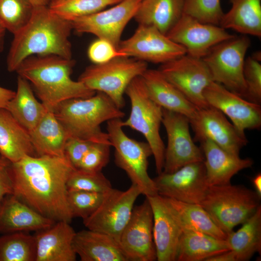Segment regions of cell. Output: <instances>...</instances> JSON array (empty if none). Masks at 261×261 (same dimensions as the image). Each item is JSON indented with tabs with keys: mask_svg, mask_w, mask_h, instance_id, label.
<instances>
[{
	"mask_svg": "<svg viewBox=\"0 0 261 261\" xmlns=\"http://www.w3.org/2000/svg\"><path fill=\"white\" fill-rule=\"evenodd\" d=\"M75 169L66 156H26L11 164L13 194L45 217L70 223L67 182Z\"/></svg>",
	"mask_w": 261,
	"mask_h": 261,
	"instance_id": "1",
	"label": "cell"
},
{
	"mask_svg": "<svg viewBox=\"0 0 261 261\" xmlns=\"http://www.w3.org/2000/svg\"><path fill=\"white\" fill-rule=\"evenodd\" d=\"M72 23L51 11L47 5L34 6L28 23L14 35L6 63L10 72L32 55H55L72 58L69 40Z\"/></svg>",
	"mask_w": 261,
	"mask_h": 261,
	"instance_id": "2",
	"label": "cell"
},
{
	"mask_svg": "<svg viewBox=\"0 0 261 261\" xmlns=\"http://www.w3.org/2000/svg\"><path fill=\"white\" fill-rule=\"evenodd\" d=\"M75 61L55 55H32L25 58L15 71L27 80L48 111L54 112L63 101L87 98L96 92L71 78Z\"/></svg>",
	"mask_w": 261,
	"mask_h": 261,
	"instance_id": "3",
	"label": "cell"
},
{
	"mask_svg": "<svg viewBox=\"0 0 261 261\" xmlns=\"http://www.w3.org/2000/svg\"><path fill=\"white\" fill-rule=\"evenodd\" d=\"M70 136L94 143L111 144L101 124L125 113L105 94L97 91L87 98H74L59 103L53 112Z\"/></svg>",
	"mask_w": 261,
	"mask_h": 261,
	"instance_id": "4",
	"label": "cell"
},
{
	"mask_svg": "<svg viewBox=\"0 0 261 261\" xmlns=\"http://www.w3.org/2000/svg\"><path fill=\"white\" fill-rule=\"evenodd\" d=\"M261 198L255 191L230 184L209 186L200 204L217 225L227 234L243 224L260 206Z\"/></svg>",
	"mask_w": 261,
	"mask_h": 261,
	"instance_id": "5",
	"label": "cell"
},
{
	"mask_svg": "<svg viewBox=\"0 0 261 261\" xmlns=\"http://www.w3.org/2000/svg\"><path fill=\"white\" fill-rule=\"evenodd\" d=\"M125 93L129 98L130 112L122 121L128 127L142 134L150 145L158 174L162 173L165 147L160 133L162 123V108L150 97L141 76L134 78L127 87Z\"/></svg>",
	"mask_w": 261,
	"mask_h": 261,
	"instance_id": "6",
	"label": "cell"
},
{
	"mask_svg": "<svg viewBox=\"0 0 261 261\" xmlns=\"http://www.w3.org/2000/svg\"><path fill=\"white\" fill-rule=\"evenodd\" d=\"M121 118L107 122V133L115 149V162L124 170L145 197L158 194L155 183L148 173L149 157L152 155L147 142L129 137L123 131Z\"/></svg>",
	"mask_w": 261,
	"mask_h": 261,
	"instance_id": "7",
	"label": "cell"
},
{
	"mask_svg": "<svg viewBox=\"0 0 261 261\" xmlns=\"http://www.w3.org/2000/svg\"><path fill=\"white\" fill-rule=\"evenodd\" d=\"M147 62L129 57H118L102 64L87 67L78 81L87 87L107 95L121 109L125 104L124 94L130 82L148 69Z\"/></svg>",
	"mask_w": 261,
	"mask_h": 261,
	"instance_id": "8",
	"label": "cell"
},
{
	"mask_svg": "<svg viewBox=\"0 0 261 261\" xmlns=\"http://www.w3.org/2000/svg\"><path fill=\"white\" fill-rule=\"evenodd\" d=\"M250 45L245 35L235 36L213 46L202 58L208 66L214 82L245 99L244 77L245 57Z\"/></svg>",
	"mask_w": 261,
	"mask_h": 261,
	"instance_id": "9",
	"label": "cell"
},
{
	"mask_svg": "<svg viewBox=\"0 0 261 261\" xmlns=\"http://www.w3.org/2000/svg\"><path fill=\"white\" fill-rule=\"evenodd\" d=\"M141 194L139 188L132 184L124 191L112 188L104 193L97 209L83 219L84 225L87 229L107 234L118 241Z\"/></svg>",
	"mask_w": 261,
	"mask_h": 261,
	"instance_id": "10",
	"label": "cell"
},
{
	"mask_svg": "<svg viewBox=\"0 0 261 261\" xmlns=\"http://www.w3.org/2000/svg\"><path fill=\"white\" fill-rule=\"evenodd\" d=\"M158 70L198 109L209 106L203 91L213 80L203 58L186 54L161 64Z\"/></svg>",
	"mask_w": 261,
	"mask_h": 261,
	"instance_id": "11",
	"label": "cell"
},
{
	"mask_svg": "<svg viewBox=\"0 0 261 261\" xmlns=\"http://www.w3.org/2000/svg\"><path fill=\"white\" fill-rule=\"evenodd\" d=\"M162 123L167 135L162 172L173 173L193 162L204 161L203 152L189 132V120L181 114L163 109Z\"/></svg>",
	"mask_w": 261,
	"mask_h": 261,
	"instance_id": "12",
	"label": "cell"
},
{
	"mask_svg": "<svg viewBox=\"0 0 261 261\" xmlns=\"http://www.w3.org/2000/svg\"><path fill=\"white\" fill-rule=\"evenodd\" d=\"M118 51L126 57L161 64L185 54V48L152 26L138 25L134 33L121 41Z\"/></svg>",
	"mask_w": 261,
	"mask_h": 261,
	"instance_id": "13",
	"label": "cell"
},
{
	"mask_svg": "<svg viewBox=\"0 0 261 261\" xmlns=\"http://www.w3.org/2000/svg\"><path fill=\"white\" fill-rule=\"evenodd\" d=\"M153 179L159 195L199 205L209 187L203 161L187 164L172 173L162 172Z\"/></svg>",
	"mask_w": 261,
	"mask_h": 261,
	"instance_id": "14",
	"label": "cell"
},
{
	"mask_svg": "<svg viewBox=\"0 0 261 261\" xmlns=\"http://www.w3.org/2000/svg\"><path fill=\"white\" fill-rule=\"evenodd\" d=\"M153 225V212L146 198L142 203L134 207L118 239L119 246L127 261L157 260Z\"/></svg>",
	"mask_w": 261,
	"mask_h": 261,
	"instance_id": "15",
	"label": "cell"
},
{
	"mask_svg": "<svg viewBox=\"0 0 261 261\" xmlns=\"http://www.w3.org/2000/svg\"><path fill=\"white\" fill-rule=\"evenodd\" d=\"M141 1L122 0L109 9L74 20L72 28L77 33H91L105 40L117 49L122 32L134 17Z\"/></svg>",
	"mask_w": 261,
	"mask_h": 261,
	"instance_id": "16",
	"label": "cell"
},
{
	"mask_svg": "<svg viewBox=\"0 0 261 261\" xmlns=\"http://www.w3.org/2000/svg\"><path fill=\"white\" fill-rule=\"evenodd\" d=\"M189 120L195 141L209 139L236 156H239L241 149L247 143L246 136L238 132L221 111L213 107L198 109L195 116Z\"/></svg>",
	"mask_w": 261,
	"mask_h": 261,
	"instance_id": "17",
	"label": "cell"
},
{
	"mask_svg": "<svg viewBox=\"0 0 261 261\" xmlns=\"http://www.w3.org/2000/svg\"><path fill=\"white\" fill-rule=\"evenodd\" d=\"M203 96L208 105L229 117L242 135L245 136V131L247 129L261 127L260 104L247 101L214 81L205 88Z\"/></svg>",
	"mask_w": 261,
	"mask_h": 261,
	"instance_id": "18",
	"label": "cell"
},
{
	"mask_svg": "<svg viewBox=\"0 0 261 261\" xmlns=\"http://www.w3.org/2000/svg\"><path fill=\"white\" fill-rule=\"evenodd\" d=\"M166 35L183 46L187 55L200 58L216 44L235 36L219 26L202 23L185 14Z\"/></svg>",
	"mask_w": 261,
	"mask_h": 261,
	"instance_id": "19",
	"label": "cell"
},
{
	"mask_svg": "<svg viewBox=\"0 0 261 261\" xmlns=\"http://www.w3.org/2000/svg\"><path fill=\"white\" fill-rule=\"evenodd\" d=\"M153 216V236L157 260L176 261L177 246L182 230L162 196L146 197Z\"/></svg>",
	"mask_w": 261,
	"mask_h": 261,
	"instance_id": "20",
	"label": "cell"
},
{
	"mask_svg": "<svg viewBox=\"0 0 261 261\" xmlns=\"http://www.w3.org/2000/svg\"><path fill=\"white\" fill-rule=\"evenodd\" d=\"M75 233L70 223L63 221L36 232L35 261H76L72 246Z\"/></svg>",
	"mask_w": 261,
	"mask_h": 261,
	"instance_id": "21",
	"label": "cell"
},
{
	"mask_svg": "<svg viewBox=\"0 0 261 261\" xmlns=\"http://www.w3.org/2000/svg\"><path fill=\"white\" fill-rule=\"evenodd\" d=\"M55 222L13 194L6 195L0 203V234L38 232L51 227Z\"/></svg>",
	"mask_w": 261,
	"mask_h": 261,
	"instance_id": "22",
	"label": "cell"
},
{
	"mask_svg": "<svg viewBox=\"0 0 261 261\" xmlns=\"http://www.w3.org/2000/svg\"><path fill=\"white\" fill-rule=\"evenodd\" d=\"M200 143L204 158L206 180L209 186L230 184L235 174L253 164L251 159H242L233 155L209 139Z\"/></svg>",
	"mask_w": 261,
	"mask_h": 261,
	"instance_id": "23",
	"label": "cell"
},
{
	"mask_svg": "<svg viewBox=\"0 0 261 261\" xmlns=\"http://www.w3.org/2000/svg\"><path fill=\"white\" fill-rule=\"evenodd\" d=\"M148 94L163 109L193 118L198 108L191 102L159 70L147 69L141 75Z\"/></svg>",
	"mask_w": 261,
	"mask_h": 261,
	"instance_id": "24",
	"label": "cell"
},
{
	"mask_svg": "<svg viewBox=\"0 0 261 261\" xmlns=\"http://www.w3.org/2000/svg\"><path fill=\"white\" fill-rule=\"evenodd\" d=\"M72 246L81 261H127L118 241L104 233L89 229L76 232Z\"/></svg>",
	"mask_w": 261,
	"mask_h": 261,
	"instance_id": "25",
	"label": "cell"
},
{
	"mask_svg": "<svg viewBox=\"0 0 261 261\" xmlns=\"http://www.w3.org/2000/svg\"><path fill=\"white\" fill-rule=\"evenodd\" d=\"M0 155L12 163L37 156L29 131L5 108H0Z\"/></svg>",
	"mask_w": 261,
	"mask_h": 261,
	"instance_id": "26",
	"label": "cell"
},
{
	"mask_svg": "<svg viewBox=\"0 0 261 261\" xmlns=\"http://www.w3.org/2000/svg\"><path fill=\"white\" fill-rule=\"evenodd\" d=\"M29 133L37 156H65L70 136L53 112L47 110Z\"/></svg>",
	"mask_w": 261,
	"mask_h": 261,
	"instance_id": "27",
	"label": "cell"
},
{
	"mask_svg": "<svg viewBox=\"0 0 261 261\" xmlns=\"http://www.w3.org/2000/svg\"><path fill=\"white\" fill-rule=\"evenodd\" d=\"M183 10L184 0H141L133 18L138 25L155 27L167 35Z\"/></svg>",
	"mask_w": 261,
	"mask_h": 261,
	"instance_id": "28",
	"label": "cell"
},
{
	"mask_svg": "<svg viewBox=\"0 0 261 261\" xmlns=\"http://www.w3.org/2000/svg\"><path fill=\"white\" fill-rule=\"evenodd\" d=\"M181 230L176 261H205L211 257L230 250L226 240L199 231Z\"/></svg>",
	"mask_w": 261,
	"mask_h": 261,
	"instance_id": "29",
	"label": "cell"
},
{
	"mask_svg": "<svg viewBox=\"0 0 261 261\" xmlns=\"http://www.w3.org/2000/svg\"><path fill=\"white\" fill-rule=\"evenodd\" d=\"M163 197L181 230L199 231L218 239H226L227 234L217 225L200 205Z\"/></svg>",
	"mask_w": 261,
	"mask_h": 261,
	"instance_id": "30",
	"label": "cell"
},
{
	"mask_svg": "<svg viewBox=\"0 0 261 261\" xmlns=\"http://www.w3.org/2000/svg\"><path fill=\"white\" fill-rule=\"evenodd\" d=\"M232 7L219 26L243 35L261 37V0H229Z\"/></svg>",
	"mask_w": 261,
	"mask_h": 261,
	"instance_id": "31",
	"label": "cell"
},
{
	"mask_svg": "<svg viewBox=\"0 0 261 261\" xmlns=\"http://www.w3.org/2000/svg\"><path fill=\"white\" fill-rule=\"evenodd\" d=\"M15 95L8 103L6 109L13 117L29 132L47 111L36 98L29 83L18 75Z\"/></svg>",
	"mask_w": 261,
	"mask_h": 261,
	"instance_id": "32",
	"label": "cell"
},
{
	"mask_svg": "<svg viewBox=\"0 0 261 261\" xmlns=\"http://www.w3.org/2000/svg\"><path fill=\"white\" fill-rule=\"evenodd\" d=\"M226 241L237 261H247L261 252V205L236 232L227 234Z\"/></svg>",
	"mask_w": 261,
	"mask_h": 261,
	"instance_id": "33",
	"label": "cell"
},
{
	"mask_svg": "<svg viewBox=\"0 0 261 261\" xmlns=\"http://www.w3.org/2000/svg\"><path fill=\"white\" fill-rule=\"evenodd\" d=\"M34 235L16 232L0 236V261H35Z\"/></svg>",
	"mask_w": 261,
	"mask_h": 261,
	"instance_id": "34",
	"label": "cell"
},
{
	"mask_svg": "<svg viewBox=\"0 0 261 261\" xmlns=\"http://www.w3.org/2000/svg\"><path fill=\"white\" fill-rule=\"evenodd\" d=\"M122 0H53L49 8L61 18L72 22L74 20L103 10Z\"/></svg>",
	"mask_w": 261,
	"mask_h": 261,
	"instance_id": "35",
	"label": "cell"
},
{
	"mask_svg": "<svg viewBox=\"0 0 261 261\" xmlns=\"http://www.w3.org/2000/svg\"><path fill=\"white\" fill-rule=\"evenodd\" d=\"M34 7L29 0H0V23L14 35L29 21Z\"/></svg>",
	"mask_w": 261,
	"mask_h": 261,
	"instance_id": "36",
	"label": "cell"
},
{
	"mask_svg": "<svg viewBox=\"0 0 261 261\" xmlns=\"http://www.w3.org/2000/svg\"><path fill=\"white\" fill-rule=\"evenodd\" d=\"M112 188L110 181L101 172H90L75 168L67 182L68 190L104 193Z\"/></svg>",
	"mask_w": 261,
	"mask_h": 261,
	"instance_id": "37",
	"label": "cell"
},
{
	"mask_svg": "<svg viewBox=\"0 0 261 261\" xmlns=\"http://www.w3.org/2000/svg\"><path fill=\"white\" fill-rule=\"evenodd\" d=\"M183 11L202 23L218 26L224 14L220 0H184Z\"/></svg>",
	"mask_w": 261,
	"mask_h": 261,
	"instance_id": "38",
	"label": "cell"
},
{
	"mask_svg": "<svg viewBox=\"0 0 261 261\" xmlns=\"http://www.w3.org/2000/svg\"><path fill=\"white\" fill-rule=\"evenodd\" d=\"M103 195L83 190H68V202L73 218L84 219L89 216L101 204Z\"/></svg>",
	"mask_w": 261,
	"mask_h": 261,
	"instance_id": "39",
	"label": "cell"
},
{
	"mask_svg": "<svg viewBox=\"0 0 261 261\" xmlns=\"http://www.w3.org/2000/svg\"><path fill=\"white\" fill-rule=\"evenodd\" d=\"M244 77L246 85L245 99L251 102L261 103V64L260 61L249 57L245 59Z\"/></svg>",
	"mask_w": 261,
	"mask_h": 261,
	"instance_id": "40",
	"label": "cell"
},
{
	"mask_svg": "<svg viewBox=\"0 0 261 261\" xmlns=\"http://www.w3.org/2000/svg\"><path fill=\"white\" fill-rule=\"evenodd\" d=\"M110 146L108 144L95 143L76 169L90 172H101L109 162Z\"/></svg>",
	"mask_w": 261,
	"mask_h": 261,
	"instance_id": "41",
	"label": "cell"
},
{
	"mask_svg": "<svg viewBox=\"0 0 261 261\" xmlns=\"http://www.w3.org/2000/svg\"><path fill=\"white\" fill-rule=\"evenodd\" d=\"M87 55L94 64H102L118 57H126L108 41L98 38L89 45Z\"/></svg>",
	"mask_w": 261,
	"mask_h": 261,
	"instance_id": "42",
	"label": "cell"
},
{
	"mask_svg": "<svg viewBox=\"0 0 261 261\" xmlns=\"http://www.w3.org/2000/svg\"><path fill=\"white\" fill-rule=\"evenodd\" d=\"M92 141L70 136L65 146V155L72 165L77 168L82 159L94 144Z\"/></svg>",
	"mask_w": 261,
	"mask_h": 261,
	"instance_id": "43",
	"label": "cell"
},
{
	"mask_svg": "<svg viewBox=\"0 0 261 261\" xmlns=\"http://www.w3.org/2000/svg\"><path fill=\"white\" fill-rule=\"evenodd\" d=\"M11 164V161L0 155V203L6 195L13 192Z\"/></svg>",
	"mask_w": 261,
	"mask_h": 261,
	"instance_id": "44",
	"label": "cell"
},
{
	"mask_svg": "<svg viewBox=\"0 0 261 261\" xmlns=\"http://www.w3.org/2000/svg\"><path fill=\"white\" fill-rule=\"evenodd\" d=\"M15 93V91L0 87V108H5Z\"/></svg>",
	"mask_w": 261,
	"mask_h": 261,
	"instance_id": "45",
	"label": "cell"
},
{
	"mask_svg": "<svg viewBox=\"0 0 261 261\" xmlns=\"http://www.w3.org/2000/svg\"><path fill=\"white\" fill-rule=\"evenodd\" d=\"M205 261H237L233 252L231 250H228L214 256L211 257Z\"/></svg>",
	"mask_w": 261,
	"mask_h": 261,
	"instance_id": "46",
	"label": "cell"
},
{
	"mask_svg": "<svg viewBox=\"0 0 261 261\" xmlns=\"http://www.w3.org/2000/svg\"><path fill=\"white\" fill-rule=\"evenodd\" d=\"M256 193L261 198V174L258 173L251 179Z\"/></svg>",
	"mask_w": 261,
	"mask_h": 261,
	"instance_id": "47",
	"label": "cell"
},
{
	"mask_svg": "<svg viewBox=\"0 0 261 261\" xmlns=\"http://www.w3.org/2000/svg\"><path fill=\"white\" fill-rule=\"evenodd\" d=\"M6 29L0 23V53L1 52L4 47V40Z\"/></svg>",
	"mask_w": 261,
	"mask_h": 261,
	"instance_id": "48",
	"label": "cell"
},
{
	"mask_svg": "<svg viewBox=\"0 0 261 261\" xmlns=\"http://www.w3.org/2000/svg\"><path fill=\"white\" fill-rule=\"evenodd\" d=\"M34 6L47 5L49 0H29Z\"/></svg>",
	"mask_w": 261,
	"mask_h": 261,
	"instance_id": "49",
	"label": "cell"
},
{
	"mask_svg": "<svg viewBox=\"0 0 261 261\" xmlns=\"http://www.w3.org/2000/svg\"><path fill=\"white\" fill-rule=\"evenodd\" d=\"M52 0H49V2H50V1H52Z\"/></svg>",
	"mask_w": 261,
	"mask_h": 261,
	"instance_id": "50",
	"label": "cell"
}]
</instances>
